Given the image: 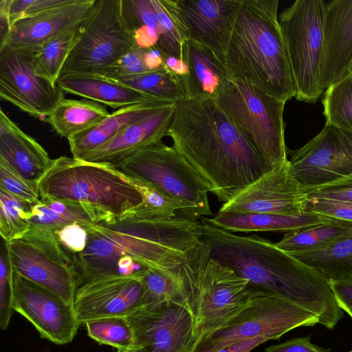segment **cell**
I'll use <instances>...</instances> for the list:
<instances>
[{"label":"cell","mask_w":352,"mask_h":352,"mask_svg":"<svg viewBox=\"0 0 352 352\" xmlns=\"http://www.w3.org/2000/svg\"><path fill=\"white\" fill-rule=\"evenodd\" d=\"M168 102L151 98L114 111L94 126L67 139L73 157L80 160L108 142L131 122Z\"/></svg>","instance_id":"cell-27"},{"label":"cell","mask_w":352,"mask_h":352,"mask_svg":"<svg viewBox=\"0 0 352 352\" xmlns=\"http://www.w3.org/2000/svg\"><path fill=\"white\" fill-rule=\"evenodd\" d=\"M185 62L188 67V75L182 82L185 99L215 100L232 79L224 57L196 41H187Z\"/></svg>","instance_id":"cell-23"},{"label":"cell","mask_w":352,"mask_h":352,"mask_svg":"<svg viewBox=\"0 0 352 352\" xmlns=\"http://www.w3.org/2000/svg\"><path fill=\"white\" fill-rule=\"evenodd\" d=\"M215 100L274 167L288 160L283 121L285 102L238 79H232Z\"/></svg>","instance_id":"cell-7"},{"label":"cell","mask_w":352,"mask_h":352,"mask_svg":"<svg viewBox=\"0 0 352 352\" xmlns=\"http://www.w3.org/2000/svg\"><path fill=\"white\" fill-rule=\"evenodd\" d=\"M306 201L288 160L224 203L219 211L294 215L305 212Z\"/></svg>","instance_id":"cell-17"},{"label":"cell","mask_w":352,"mask_h":352,"mask_svg":"<svg viewBox=\"0 0 352 352\" xmlns=\"http://www.w3.org/2000/svg\"><path fill=\"white\" fill-rule=\"evenodd\" d=\"M266 341L267 340L265 338L257 337L236 342L214 352H250L253 349Z\"/></svg>","instance_id":"cell-51"},{"label":"cell","mask_w":352,"mask_h":352,"mask_svg":"<svg viewBox=\"0 0 352 352\" xmlns=\"http://www.w3.org/2000/svg\"><path fill=\"white\" fill-rule=\"evenodd\" d=\"M307 199L326 198L352 202V175L339 182L305 191Z\"/></svg>","instance_id":"cell-47"},{"label":"cell","mask_w":352,"mask_h":352,"mask_svg":"<svg viewBox=\"0 0 352 352\" xmlns=\"http://www.w3.org/2000/svg\"><path fill=\"white\" fill-rule=\"evenodd\" d=\"M158 20L160 36L158 47L164 55L185 62V47L188 33L177 0H150Z\"/></svg>","instance_id":"cell-32"},{"label":"cell","mask_w":352,"mask_h":352,"mask_svg":"<svg viewBox=\"0 0 352 352\" xmlns=\"http://www.w3.org/2000/svg\"><path fill=\"white\" fill-rule=\"evenodd\" d=\"M278 0H242L225 55L232 79L284 102L296 87L280 28Z\"/></svg>","instance_id":"cell-4"},{"label":"cell","mask_w":352,"mask_h":352,"mask_svg":"<svg viewBox=\"0 0 352 352\" xmlns=\"http://www.w3.org/2000/svg\"><path fill=\"white\" fill-rule=\"evenodd\" d=\"M124 175L145 181L179 201V216L199 220L211 216L209 188L203 177L175 149L162 140L112 166Z\"/></svg>","instance_id":"cell-6"},{"label":"cell","mask_w":352,"mask_h":352,"mask_svg":"<svg viewBox=\"0 0 352 352\" xmlns=\"http://www.w3.org/2000/svg\"><path fill=\"white\" fill-rule=\"evenodd\" d=\"M188 40L224 57L242 0H177Z\"/></svg>","instance_id":"cell-20"},{"label":"cell","mask_w":352,"mask_h":352,"mask_svg":"<svg viewBox=\"0 0 352 352\" xmlns=\"http://www.w3.org/2000/svg\"><path fill=\"white\" fill-rule=\"evenodd\" d=\"M117 81L157 100L177 103L185 99L181 80L166 67L122 78Z\"/></svg>","instance_id":"cell-34"},{"label":"cell","mask_w":352,"mask_h":352,"mask_svg":"<svg viewBox=\"0 0 352 352\" xmlns=\"http://www.w3.org/2000/svg\"><path fill=\"white\" fill-rule=\"evenodd\" d=\"M85 324L88 336L100 344L111 346L118 351L134 346L133 332L126 317L103 318Z\"/></svg>","instance_id":"cell-40"},{"label":"cell","mask_w":352,"mask_h":352,"mask_svg":"<svg viewBox=\"0 0 352 352\" xmlns=\"http://www.w3.org/2000/svg\"><path fill=\"white\" fill-rule=\"evenodd\" d=\"M0 189L32 204L41 201L38 184L23 177L2 158H0Z\"/></svg>","instance_id":"cell-41"},{"label":"cell","mask_w":352,"mask_h":352,"mask_svg":"<svg viewBox=\"0 0 352 352\" xmlns=\"http://www.w3.org/2000/svg\"><path fill=\"white\" fill-rule=\"evenodd\" d=\"M325 2L297 0L278 17L298 101L315 103L324 93L320 69Z\"/></svg>","instance_id":"cell-8"},{"label":"cell","mask_w":352,"mask_h":352,"mask_svg":"<svg viewBox=\"0 0 352 352\" xmlns=\"http://www.w3.org/2000/svg\"><path fill=\"white\" fill-rule=\"evenodd\" d=\"M305 211L352 222V202L326 198L307 199Z\"/></svg>","instance_id":"cell-44"},{"label":"cell","mask_w":352,"mask_h":352,"mask_svg":"<svg viewBox=\"0 0 352 352\" xmlns=\"http://www.w3.org/2000/svg\"><path fill=\"white\" fill-rule=\"evenodd\" d=\"M352 69V0L325 2L320 85L329 87Z\"/></svg>","instance_id":"cell-21"},{"label":"cell","mask_w":352,"mask_h":352,"mask_svg":"<svg viewBox=\"0 0 352 352\" xmlns=\"http://www.w3.org/2000/svg\"><path fill=\"white\" fill-rule=\"evenodd\" d=\"M126 319L142 352H193L199 340L195 318L184 302L145 305Z\"/></svg>","instance_id":"cell-12"},{"label":"cell","mask_w":352,"mask_h":352,"mask_svg":"<svg viewBox=\"0 0 352 352\" xmlns=\"http://www.w3.org/2000/svg\"><path fill=\"white\" fill-rule=\"evenodd\" d=\"M6 248L8 263L15 273L74 305L78 273L55 231L31 226L22 237L6 242Z\"/></svg>","instance_id":"cell-11"},{"label":"cell","mask_w":352,"mask_h":352,"mask_svg":"<svg viewBox=\"0 0 352 352\" xmlns=\"http://www.w3.org/2000/svg\"><path fill=\"white\" fill-rule=\"evenodd\" d=\"M289 254L330 281L352 278V232L324 248Z\"/></svg>","instance_id":"cell-30"},{"label":"cell","mask_w":352,"mask_h":352,"mask_svg":"<svg viewBox=\"0 0 352 352\" xmlns=\"http://www.w3.org/2000/svg\"><path fill=\"white\" fill-rule=\"evenodd\" d=\"M210 256L248 280L250 293L277 296L316 314L333 329L344 316L331 283L316 270L258 234L239 236L199 219Z\"/></svg>","instance_id":"cell-2"},{"label":"cell","mask_w":352,"mask_h":352,"mask_svg":"<svg viewBox=\"0 0 352 352\" xmlns=\"http://www.w3.org/2000/svg\"><path fill=\"white\" fill-rule=\"evenodd\" d=\"M145 51L146 50L135 45L96 76L117 80L150 71L144 62Z\"/></svg>","instance_id":"cell-42"},{"label":"cell","mask_w":352,"mask_h":352,"mask_svg":"<svg viewBox=\"0 0 352 352\" xmlns=\"http://www.w3.org/2000/svg\"><path fill=\"white\" fill-rule=\"evenodd\" d=\"M10 270L14 310L29 320L41 337L56 344L71 342L80 325L74 305Z\"/></svg>","instance_id":"cell-16"},{"label":"cell","mask_w":352,"mask_h":352,"mask_svg":"<svg viewBox=\"0 0 352 352\" xmlns=\"http://www.w3.org/2000/svg\"><path fill=\"white\" fill-rule=\"evenodd\" d=\"M349 352H352V350H351Z\"/></svg>","instance_id":"cell-55"},{"label":"cell","mask_w":352,"mask_h":352,"mask_svg":"<svg viewBox=\"0 0 352 352\" xmlns=\"http://www.w3.org/2000/svg\"><path fill=\"white\" fill-rule=\"evenodd\" d=\"M38 189L41 197L86 204L111 218L121 217L143 203L140 192L113 166L73 157L52 160Z\"/></svg>","instance_id":"cell-5"},{"label":"cell","mask_w":352,"mask_h":352,"mask_svg":"<svg viewBox=\"0 0 352 352\" xmlns=\"http://www.w3.org/2000/svg\"><path fill=\"white\" fill-rule=\"evenodd\" d=\"M331 283L338 305L352 318V278Z\"/></svg>","instance_id":"cell-49"},{"label":"cell","mask_w":352,"mask_h":352,"mask_svg":"<svg viewBox=\"0 0 352 352\" xmlns=\"http://www.w3.org/2000/svg\"><path fill=\"white\" fill-rule=\"evenodd\" d=\"M310 336L295 338L283 343L272 345L264 352H327L310 342Z\"/></svg>","instance_id":"cell-48"},{"label":"cell","mask_w":352,"mask_h":352,"mask_svg":"<svg viewBox=\"0 0 352 352\" xmlns=\"http://www.w3.org/2000/svg\"><path fill=\"white\" fill-rule=\"evenodd\" d=\"M144 62L150 71L165 67L164 54L157 46L146 50Z\"/></svg>","instance_id":"cell-53"},{"label":"cell","mask_w":352,"mask_h":352,"mask_svg":"<svg viewBox=\"0 0 352 352\" xmlns=\"http://www.w3.org/2000/svg\"><path fill=\"white\" fill-rule=\"evenodd\" d=\"M32 205L0 189V234L5 243L19 239L30 230Z\"/></svg>","instance_id":"cell-38"},{"label":"cell","mask_w":352,"mask_h":352,"mask_svg":"<svg viewBox=\"0 0 352 352\" xmlns=\"http://www.w3.org/2000/svg\"><path fill=\"white\" fill-rule=\"evenodd\" d=\"M140 272L144 290L145 305L168 301H181L186 303L180 274L166 273L148 268H142Z\"/></svg>","instance_id":"cell-39"},{"label":"cell","mask_w":352,"mask_h":352,"mask_svg":"<svg viewBox=\"0 0 352 352\" xmlns=\"http://www.w3.org/2000/svg\"><path fill=\"white\" fill-rule=\"evenodd\" d=\"M0 158L25 179L37 183L52 160L45 148L0 109Z\"/></svg>","instance_id":"cell-24"},{"label":"cell","mask_w":352,"mask_h":352,"mask_svg":"<svg viewBox=\"0 0 352 352\" xmlns=\"http://www.w3.org/2000/svg\"><path fill=\"white\" fill-rule=\"evenodd\" d=\"M111 219L113 218L86 204L41 197L32 206L30 222L31 226L56 231L73 223L87 227Z\"/></svg>","instance_id":"cell-28"},{"label":"cell","mask_w":352,"mask_h":352,"mask_svg":"<svg viewBox=\"0 0 352 352\" xmlns=\"http://www.w3.org/2000/svg\"><path fill=\"white\" fill-rule=\"evenodd\" d=\"M126 177L143 198L142 204L129 213L138 217L159 219H170L181 214L183 206L179 201L145 181Z\"/></svg>","instance_id":"cell-37"},{"label":"cell","mask_w":352,"mask_h":352,"mask_svg":"<svg viewBox=\"0 0 352 352\" xmlns=\"http://www.w3.org/2000/svg\"><path fill=\"white\" fill-rule=\"evenodd\" d=\"M352 232V222L331 217L327 222L287 232L276 246L288 254L324 248Z\"/></svg>","instance_id":"cell-31"},{"label":"cell","mask_w":352,"mask_h":352,"mask_svg":"<svg viewBox=\"0 0 352 352\" xmlns=\"http://www.w3.org/2000/svg\"><path fill=\"white\" fill-rule=\"evenodd\" d=\"M55 233L60 245L72 259L86 248L88 233L86 228L78 223L67 225L56 230Z\"/></svg>","instance_id":"cell-46"},{"label":"cell","mask_w":352,"mask_h":352,"mask_svg":"<svg viewBox=\"0 0 352 352\" xmlns=\"http://www.w3.org/2000/svg\"><path fill=\"white\" fill-rule=\"evenodd\" d=\"M168 136L223 204L274 168L212 98L177 102Z\"/></svg>","instance_id":"cell-1"},{"label":"cell","mask_w":352,"mask_h":352,"mask_svg":"<svg viewBox=\"0 0 352 352\" xmlns=\"http://www.w3.org/2000/svg\"><path fill=\"white\" fill-rule=\"evenodd\" d=\"M14 311L12 273L8 261L1 255L0 258V328L6 330Z\"/></svg>","instance_id":"cell-43"},{"label":"cell","mask_w":352,"mask_h":352,"mask_svg":"<svg viewBox=\"0 0 352 352\" xmlns=\"http://www.w3.org/2000/svg\"><path fill=\"white\" fill-rule=\"evenodd\" d=\"M10 3L11 0L0 1V47L6 43L12 28L10 17Z\"/></svg>","instance_id":"cell-50"},{"label":"cell","mask_w":352,"mask_h":352,"mask_svg":"<svg viewBox=\"0 0 352 352\" xmlns=\"http://www.w3.org/2000/svg\"><path fill=\"white\" fill-rule=\"evenodd\" d=\"M109 114L107 108L97 102L64 98L45 120L58 135L68 139L94 126Z\"/></svg>","instance_id":"cell-29"},{"label":"cell","mask_w":352,"mask_h":352,"mask_svg":"<svg viewBox=\"0 0 352 352\" xmlns=\"http://www.w3.org/2000/svg\"><path fill=\"white\" fill-rule=\"evenodd\" d=\"M34 53L0 47V96L34 117H47L65 98L64 91L37 73Z\"/></svg>","instance_id":"cell-13"},{"label":"cell","mask_w":352,"mask_h":352,"mask_svg":"<svg viewBox=\"0 0 352 352\" xmlns=\"http://www.w3.org/2000/svg\"><path fill=\"white\" fill-rule=\"evenodd\" d=\"M56 85L63 91L115 109L153 98L117 80L96 75L69 74L58 78Z\"/></svg>","instance_id":"cell-26"},{"label":"cell","mask_w":352,"mask_h":352,"mask_svg":"<svg viewBox=\"0 0 352 352\" xmlns=\"http://www.w3.org/2000/svg\"><path fill=\"white\" fill-rule=\"evenodd\" d=\"M289 161L305 192L342 180L352 175V133L325 124Z\"/></svg>","instance_id":"cell-14"},{"label":"cell","mask_w":352,"mask_h":352,"mask_svg":"<svg viewBox=\"0 0 352 352\" xmlns=\"http://www.w3.org/2000/svg\"><path fill=\"white\" fill-rule=\"evenodd\" d=\"M331 217L305 211L294 215L269 213H241L219 211L206 219L213 226L230 232H289L320 224Z\"/></svg>","instance_id":"cell-25"},{"label":"cell","mask_w":352,"mask_h":352,"mask_svg":"<svg viewBox=\"0 0 352 352\" xmlns=\"http://www.w3.org/2000/svg\"><path fill=\"white\" fill-rule=\"evenodd\" d=\"M85 249L74 256L79 286L94 278L118 275L117 263L132 258L142 268L179 274L201 242L199 220L125 215L85 227Z\"/></svg>","instance_id":"cell-3"},{"label":"cell","mask_w":352,"mask_h":352,"mask_svg":"<svg viewBox=\"0 0 352 352\" xmlns=\"http://www.w3.org/2000/svg\"><path fill=\"white\" fill-rule=\"evenodd\" d=\"M176 104L166 103L131 122L108 142L80 160L115 166L137 151L162 140L168 136Z\"/></svg>","instance_id":"cell-19"},{"label":"cell","mask_w":352,"mask_h":352,"mask_svg":"<svg viewBox=\"0 0 352 352\" xmlns=\"http://www.w3.org/2000/svg\"><path fill=\"white\" fill-rule=\"evenodd\" d=\"M78 28L54 36L34 53L37 73L54 85L76 41Z\"/></svg>","instance_id":"cell-35"},{"label":"cell","mask_w":352,"mask_h":352,"mask_svg":"<svg viewBox=\"0 0 352 352\" xmlns=\"http://www.w3.org/2000/svg\"><path fill=\"white\" fill-rule=\"evenodd\" d=\"M164 56L165 67L177 76L182 84L188 75V67L186 62L176 57L165 55Z\"/></svg>","instance_id":"cell-52"},{"label":"cell","mask_w":352,"mask_h":352,"mask_svg":"<svg viewBox=\"0 0 352 352\" xmlns=\"http://www.w3.org/2000/svg\"><path fill=\"white\" fill-rule=\"evenodd\" d=\"M322 104L326 124L352 133V72L324 91Z\"/></svg>","instance_id":"cell-36"},{"label":"cell","mask_w":352,"mask_h":352,"mask_svg":"<svg viewBox=\"0 0 352 352\" xmlns=\"http://www.w3.org/2000/svg\"><path fill=\"white\" fill-rule=\"evenodd\" d=\"M249 305L220 327L201 338L193 352H214L236 342L257 337L279 339L298 327H313L318 316L277 296L250 293Z\"/></svg>","instance_id":"cell-10"},{"label":"cell","mask_w":352,"mask_h":352,"mask_svg":"<svg viewBox=\"0 0 352 352\" xmlns=\"http://www.w3.org/2000/svg\"><path fill=\"white\" fill-rule=\"evenodd\" d=\"M145 304L139 270L129 276H107L83 283L77 289L74 307L81 324L103 318L126 317Z\"/></svg>","instance_id":"cell-18"},{"label":"cell","mask_w":352,"mask_h":352,"mask_svg":"<svg viewBox=\"0 0 352 352\" xmlns=\"http://www.w3.org/2000/svg\"><path fill=\"white\" fill-rule=\"evenodd\" d=\"M351 72H352V69H351Z\"/></svg>","instance_id":"cell-56"},{"label":"cell","mask_w":352,"mask_h":352,"mask_svg":"<svg viewBox=\"0 0 352 352\" xmlns=\"http://www.w3.org/2000/svg\"><path fill=\"white\" fill-rule=\"evenodd\" d=\"M248 285V280L210 256L201 272L197 302L199 340L249 305L251 294Z\"/></svg>","instance_id":"cell-15"},{"label":"cell","mask_w":352,"mask_h":352,"mask_svg":"<svg viewBox=\"0 0 352 352\" xmlns=\"http://www.w3.org/2000/svg\"><path fill=\"white\" fill-rule=\"evenodd\" d=\"M121 0H96L78 29L59 77L96 75L136 45L124 23Z\"/></svg>","instance_id":"cell-9"},{"label":"cell","mask_w":352,"mask_h":352,"mask_svg":"<svg viewBox=\"0 0 352 352\" xmlns=\"http://www.w3.org/2000/svg\"><path fill=\"white\" fill-rule=\"evenodd\" d=\"M118 352H142L141 349L139 347L133 346L131 349H126L124 351H118Z\"/></svg>","instance_id":"cell-54"},{"label":"cell","mask_w":352,"mask_h":352,"mask_svg":"<svg viewBox=\"0 0 352 352\" xmlns=\"http://www.w3.org/2000/svg\"><path fill=\"white\" fill-rule=\"evenodd\" d=\"M121 12L135 45L144 50L158 46L160 28L150 0H121Z\"/></svg>","instance_id":"cell-33"},{"label":"cell","mask_w":352,"mask_h":352,"mask_svg":"<svg viewBox=\"0 0 352 352\" xmlns=\"http://www.w3.org/2000/svg\"><path fill=\"white\" fill-rule=\"evenodd\" d=\"M96 0H72L16 22L5 45L37 51L54 36L80 26Z\"/></svg>","instance_id":"cell-22"},{"label":"cell","mask_w":352,"mask_h":352,"mask_svg":"<svg viewBox=\"0 0 352 352\" xmlns=\"http://www.w3.org/2000/svg\"><path fill=\"white\" fill-rule=\"evenodd\" d=\"M72 0H11L10 17L12 26L18 21L34 16Z\"/></svg>","instance_id":"cell-45"}]
</instances>
